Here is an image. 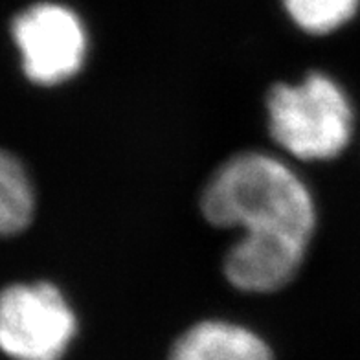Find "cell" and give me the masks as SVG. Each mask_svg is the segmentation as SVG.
<instances>
[{"label": "cell", "instance_id": "6da1fadb", "mask_svg": "<svg viewBox=\"0 0 360 360\" xmlns=\"http://www.w3.org/2000/svg\"><path fill=\"white\" fill-rule=\"evenodd\" d=\"M200 214L215 228H241L259 241H289L309 248L316 228L313 195L280 158L243 151L206 180Z\"/></svg>", "mask_w": 360, "mask_h": 360}, {"label": "cell", "instance_id": "7a4b0ae2", "mask_svg": "<svg viewBox=\"0 0 360 360\" xmlns=\"http://www.w3.org/2000/svg\"><path fill=\"white\" fill-rule=\"evenodd\" d=\"M269 133L281 149L305 162L333 160L346 151L355 114L346 90L323 72L266 92Z\"/></svg>", "mask_w": 360, "mask_h": 360}, {"label": "cell", "instance_id": "3957f363", "mask_svg": "<svg viewBox=\"0 0 360 360\" xmlns=\"http://www.w3.org/2000/svg\"><path fill=\"white\" fill-rule=\"evenodd\" d=\"M76 335V311L52 281L4 287L0 296V347L8 359L61 360Z\"/></svg>", "mask_w": 360, "mask_h": 360}, {"label": "cell", "instance_id": "277c9868", "mask_svg": "<svg viewBox=\"0 0 360 360\" xmlns=\"http://www.w3.org/2000/svg\"><path fill=\"white\" fill-rule=\"evenodd\" d=\"M24 77L37 86H57L85 67L89 35L79 15L65 4L37 2L11 22Z\"/></svg>", "mask_w": 360, "mask_h": 360}, {"label": "cell", "instance_id": "5b68a950", "mask_svg": "<svg viewBox=\"0 0 360 360\" xmlns=\"http://www.w3.org/2000/svg\"><path fill=\"white\" fill-rule=\"evenodd\" d=\"M305 254L307 247L296 243L239 237L223 259L224 278L243 292H276L292 283L304 265Z\"/></svg>", "mask_w": 360, "mask_h": 360}, {"label": "cell", "instance_id": "8992f818", "mask_svg": "<svg viewBox=\"0 0 360 360\" xmlns=\"http://www.w3.org/2000/svg\"><path fill=\"white\" fill-rule=\"evenodd\" d=\"M167 360H274V351L248 327L210 318L180 333Z\"/></svg>", "mask_w": 360, "mask_h": 360}, {"label": "cell", "instance_id": "52a82bcc", "mask_svg": "<svg viewBox=\"0 0 360 360\" xmlns=\"http://www.w3.org/2000/svg\"><path fill=\"white\" fill-rule=\"evenodd\" d=\"M35 191L26 167L13 153L0 155V230L6 237L19 236L32 224Z\"/></svg>", "mask_w": 360, "mask_h": 360}, {"label": "cell", "instance_id": "ba28073f", "mask_svg": "<svg viewBox=\"0 0 360 360\" xmlns=\"http://www.w3.org/2000/svg\"><path fill=\"white\" fill-rule=\"evenodd\" d=\"M360 0H283L292 22L307 34L327 35L349 22Z\"/></svg>", "mask_w": 360, "mask_h": 360}]
</instances>
